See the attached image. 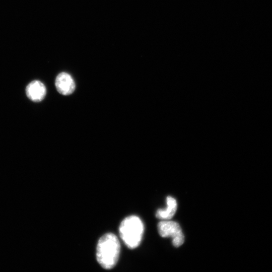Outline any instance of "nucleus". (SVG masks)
Wrapping results in <instances>:
<instances>
[{
	"label": "nucleus",
	"mask_w": 272,
	"mask_h": 272,
	"mask_svg": "<svg viewBox=\"0 0 272 272\" xmlns=\"http://www.w3.org/2000/svg\"><path fill=\"white\" fill-rule=\"evenodd\" d=\"M120 250V243L116 236L111 233L105 234L98 242L96 248L97 261L105 269L114 267L118 260Z\"/></svg>",
	"instance_id": "1"
},
{
	"label": "nucleus",
	"mask_w": 272,
	"mask_h": 272,
	"mask_svg": "<svg viewBox=\"0 0 272 272\" xmlns=\"http://www.w3.org/2000/svg\"><path fill=\"white\" fill-rule=\"evenodd\" d=\"M144 230V226L142 220L135 216L125 218L119 228L121 239L130 249H134L140 244Z\"/></svg>",
	"instance_id": "2"
},
{
	"label": "nucleus",
	"mask_w": 272,
	"mask_h": 272,
	"mask_svg": "<svg viewBox=\"0 0 272 272\" xmlns=\"http://www.w3.org/2000/svg\"><path fill=\"white\" fill-rule=\"evenodd\" d=\"M158 230L161 237H171L172 244L176 247L181 246L184 241V236L181 228L176 222L162 220L158 224Z\"/></svg>",
	"instance_id": "3"
},
{
	"label": "nucleus",
	"mask_w": 272,
	"mask_h": 272,
	"mask_svg": "<svg viewBox=\"0 0 272 272\" xmlns=\"http://www.w3.org/2000/svg\"><path fill=\"white\" fill-rule=\"evenodd\" d=\"M55 85L57 91L63 95L72 94L75 90V82L69 74L62 72L56 78Z\"/></svg>",
	"instance_id": "4"
},
{
	"label": "nucleus",
	"mask_w": 272,
	"mask_h": 272,
	"mask_svg": "<svg viewBox=\"0 0 272 272\" xmlns=\"http://www.w3.org/2000/svg\"><path fill=\"white\" fill-rule=\"evenodd\" d=\"M26 93L28 98L33 102H40L45 97L46 90L44 85L39 81L30 82L26 87Z\"/></svg>",
	"instance_id": "5"
},
{
	"label": "nucleus",
	"mask_w": 272,
	"mask_h": 272,
	"mask_svg": "<svg viewBox=\"0 0 272 272\" xmlns=\"http://www.w3.org/2000/svg\"><path fill=\"white\" fill-rule=\"evenodd\" d=\"M167 207L166 209H158L156 213V217L162 220L171 219L176 213L177 208L176 200L173 197L168 196L166 198Z\"/></svg>",
	"instance_id": "6"
}]
</instances>
